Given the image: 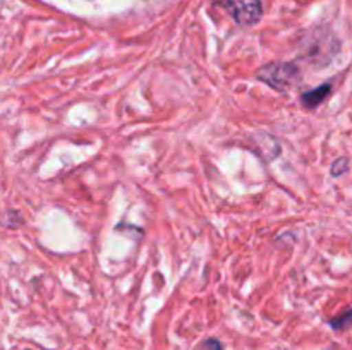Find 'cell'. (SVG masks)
Wrapping results in <instances>:
<instances>
[{
    "mask_svg": "<svg viewBox=\"0 0 352 350\" xmlns=\"http://www.w3.org/2000/svg\"><path fill=\"white\" fill-rule=\"evenodd\" d=\"M346 170H347V160H346V158H340V160H337L336 163H333L332 175L339 177V175H342Z\"/></svg>",
    "mask_w": 352,
    "mask_h": 350,
    "instance_id": "5",
    "label": "cell"
},
{
    "mask_svg": "<svg viewBox=\"0 0 352 350\" xmlns=\"http://www.w3.org/2000/svg\"><path fill=\"white\" fill-rule=\"evenodd\" d=\"M330 326H332L333 329H344L347 328V326H352V311L344 312L339 318L332 319V321H330Z\"/></svg>",
    "mask_w": 352,
    "mask_h": 350,
    "instance_id": "4",
    "label": "cell"
},
{
    "mask_svg": "<svg viewBox=\"0 0 352 350\" xmlns=\"http://www.w3.org/2000/svg\"><path fill=\"white\" fill-rule=\"evenodd\" d=\"M217 5L227 9L237 24L251 26L261 19V0H215Z\"/></svg>",
    "mask_w": 352,
    "mask_h": 350,
    "instance_id": "2",
    "label": "cell"
},
{
    "mask_svg": "<svg viewBox=\"0 0 352 350\" xmlns=\"http://www.w3.org/2000/svg\"><path fill=\"white\" fill-rule=\"evenodd\" d=\"M298 67L294 64H267L265 67L258 69L256 78L258 81L265 82L270 88L277 89V91H285L294 84L296 78H298Z\"/></svg>",
    "mask_w": 352,
    "mask_h": 350,
    "instance_id": "1",
    "label": "cell"
},
{
    "mask_svg": "<svg viewBox=\"0 0 352 350\" xmlns=\"http://www.w3.org/2000/svg\"><path fill=\"white\" fill-rule=\"evenodd\" d=\"M330 89H332V86H330V84L318 86V88L311 89V91H306L305 95H302L301 102L305 103V105L308 106V108H315V106H318L320 103H322L323 100H325L327 96H329Z\"/></svg>",
    "mask_w": 352,
    "mask_h": 350,
    "instance_id": "3",
    "label": "cell"
},
{
    "mask_svg": "<svg viewBox=\"0 0 352 350\" xmlns=\"http://www.w3.org/2000/svg\"><path fill=\"white\" fill-rule=\"evenodd\" d=\"M203 350H223L222 343L215 338H210L203 343Z\"/></svg>",
    "mask_w": 352,
    "mask_h": 350,
    "instance_id": "6",
    "label": "cell"
}]
</instances>
